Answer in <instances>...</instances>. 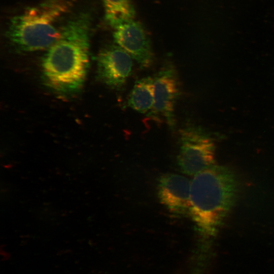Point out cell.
I'll use <instances>...</instances> for the list:
<instances>
[{
    "label": "cell",
    "instance_id": "obj_10",
    "mask_svg": "<svg viewBox=\"0 0 274 274\" xmlns=\"http://www.w3.org/2000/svg\"><path fill=\"white\" fill-rule=\"evenodd\" d=\"M105 19L114 27L133 20L135 12L131 0H102Z\"/></svg>",
    "mask_w": 274,
    "mask_h": 274
},
{
    "label": "cell",
    "instance_id": "obj_5",
    "mask_svg": "<svg viewBox=\"0 0 274 274\" xmlns=\"http://www.w3.org/2000/svg\"><path fill=\"white\" fill-rule=\"evenodd\" d=\"M154 102L148 113L152 118H163L169 129L176 127L175 107L180 93L178 73L174 64H164L154 77Z\"/></svg>",
    "mask_w": 274,
    "mask_h": 274
},
{
    "label": "cell",
    "instance_id": "obj_9",
    "mask_svg": "<svg viewBox=\"0 0 274 274\" xmlns=\"http://www.w3.org/2000/svg\"><path fill=\"white\" fill-rule=\"evenodd\" d=\"M154 102V77H145L136 80L128 97L127 106L142 114L149 113Z\"/></svg>",
    "mask_w": 274,
    "mask_h": 274
},
{
    "label": "cell",
    "instance_id": "obj_1",
    "mask_svg": "<svg viewBox=\"0 0 274 274\" xmlns=\"http://www.w3.org/2000/svg\"><path fill=\"white\" fill-rule=\"evenodd\" d=\"M91 18L87 12L71 18L60 28L58 40L42 60L46 84L56 92H77L85 81L89 65V34Z\"/></svg>",
    "mask_w": 274,
    "mask_h": 274
},
{
    "label": "cell",
    "instance_id": "obj_3",
    "mask_svg": "<svg viewBox=\"0 0 274 274\" xmlns=\"http://www.w3.org/2000/svg\"><path fill=\"white\" fill-rule=\"evenodd\" d=\"M70 6L66 0H45L29 7L11 19L6 37L20 51L48 49L59 38L60 28H57L56 23Z\"/></svg>",
    "mask_w": 274,
    "mask_h": 274
},
{
    "label": "cell",
    "instance_id": "obj_4",
    "mask_svg": "<svg viewBox=\"0 0 274 274\" xmlns=\"http://www.w3.org/2000/svg\"><path fill=\"white\" fill-rule=\"evenodd\" d=\"M180 149L177 160L181 170L195 175L214 165L215 142L200 126L187 123L179 130Z\"/></svg>",
    "mask_w": 274,
    "mask_h": 274
},
{
    "label": "cell",
    "instance_id": "obj_8",
    "mask_svg": "<svg viewBox=\"0 0 274 274\" xmlns=\"http://www.w3.org/2000/svg\"><path fill=\"white\" fill-rule=\"evenodd\" d=\"M191 183L185 177L166 174L160 177L158 195L161 203L172 214L184 215L189 213Z\"/></svg>",
    "mask_w": 274,
    "mask_h": 274
},
{
    "label": "cell",
    "instance_id": "obj_7",
    "mask_svg": "<svg viewBox=\"0 0 274 274\" xmlns=\"http://www.w3.org/2000/svg\"><path fill=\"white\" fill-rule=\"evenodd\" d=\"M115 43L126 51L142 68L150 67L153 62V53L146 30L139 21L125 22L115 28Z\"/></svg>",
    "mask_w": 274,
    "mask_h": 274
},
{
    "label": "cell",
    "instance_id": "obj_2",
    "mask_svg": "<svg viewBox=\"0 0 274 274\" xmlns=\"http://www.w3.org/2000/svg\"><path fill=\"white\" fill-rule=\"evenodd\" d=\"M237 185L227 167L213 165L194 175L191 182L189 214L199 230L214 236L234 202Z\"/></svg>",
    "mask_w": 274,
    "mask_h": 274
},
{
    "label": "cell",
    "instance_id": "obj_6",
    "mask_svg": "<svg viewBox=\"0 0 274 274\" xmlns=\"http://www.w3.org/2000/svg\"><path fill=\"white\" fill-rule=\"evenodd\" d=\"M132 59L116 44L106 47L100 51L97 59L98 79L112 89H121L131 73Z\"/></svg>",
    "mask_w": 274,
    "mask_h": 274
}]
</instances>
